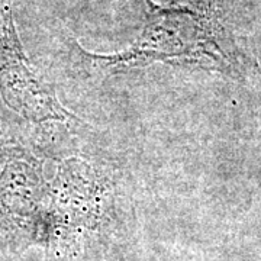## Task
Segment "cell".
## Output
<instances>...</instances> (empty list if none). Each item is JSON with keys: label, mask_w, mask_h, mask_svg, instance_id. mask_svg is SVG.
Instances as JSON below:
<instances>
[{"label": "cell", "mask_w": 261, "mask_h": 261, "mask_svg": "<svg viewBox=\"0 0 261 261\" xmlns=\"http://www.w3.org/2000/svg\"><path fill=\"white\" fill-rule=\"evenodd\" d=\"M144 2L147 3V20L132 47L115 54H93L75 42L77 54L84 63L106 75L126 73L157 61L192 65L215 63L224 67L228 60L221 47L224 29L207 0L174 6Z\"/></svg>", "instance_id": "cell-1"}, {"label": "cell", "mask_w": 261, "mask_h": 261, "mask_svg": "<svg viewBox=\"0 0 261 261\" xmlns=\"http://www.w3.org/2000/svg\"><path fill=\"white\" fill-rule=\"evenodd\" d=\"M0 97L5 105L32 122L64 121L70 116L28 57L16 32L12 0H0Z\"/></svg>", "instance_id": "cell-2"}, {"label": "cell", "mask_w": 261, "mask_h": 261, "mask_svg": "<svg viewBox=\"0 0 261 261\" xmlns=\"http://www.w3.org/2000/svg\"><path fill=\"white\" fill-rule=\"evenodd\" d=\"M41 195L42 177L37 164L16 151L8 152L0 173V232L25 225Z\"/></svg>", "instance_id": "cell-3"}]
</instances>
